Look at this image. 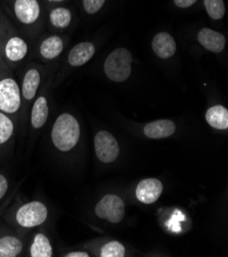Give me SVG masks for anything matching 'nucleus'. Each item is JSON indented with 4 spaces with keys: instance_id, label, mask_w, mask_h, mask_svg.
Instances as JSON below:
<instances>
[{
    "instance_id": "nucleus-1",
    "label": "nucleus",
    "mask_w": 228,
    "mask_h": 257,
    "mask_svg": "<svg viewBox=\"0 0 228 257\" xmlns=\"http://www.w3.org/2000/svg\"><path fill=\"white\" fill-rule=\"evenodd\" d=\"M29 53L28 42L11 25L6 17H0V58L11 69L18 67Z\"/></svg>"
},
{
    "instance_id": "nucleus-2",
    "label": "nucleus",
    "mask_w": 228,
    "mask_h": 257,
    "mask_svg": "<svg viewBox=\"0 0 228 257\" xmlns=\"http://www.w3.org/2000/svg\"><path fill=\"white\" fill-rule=\"evenodd\" d=\"M53 145L61 153H68L77 147L81 138V126L79 121L70 113L59 115L53 125Z\"/></svg>"
},
{
    "instance_id": "nucleus-3",
    "label": "nucleus",
    "mask_w": 228,
    "mask_h": 257,
    "mask_svg": "<svg viewBox=\"0 0 228 257\" xmlns=\"http://www.w3.org/2000/svg\"><path fill=\"white\" fill-rule=\"evenodd\" d=\"M22 108L20 83L11 69L0 58V111L10 115L14 120Z\"/></svg>"
},
{
    "instance_id": "nucleus-4",
    "label": "nucleus",
    "mask_w": 228,
    "mask_h": 257,
    "mask_svg": "<svg viewBox=\"0 0 228 257\" xmlns=\"http://www.w3.org/2000/svg\"><path fill=\"white\" fill-rule=\"evenodd\" d=\"M132 54L125 47L113 50L107 57L104 64V71L108 78L116 83L128 80L132 73Z\"/></svg>"
},
{
    "instance_id": "nucleus-5",
    "label": "nucleus",
    "mask_w": 228,
    "mask_h": 257,
    "mask_svg": "<svg viewBox=\"0 0 228 257\" xmlns=\"http://www.w3.org/2000/svg\"><path fill=\"white\" fill-rule=\"evenodd\" d=\"M48 214V208L44 203L31 201L20 205L13 213V220L21 229H32L45 223Z\"/></svg>"
},
{
    "instance_id": "nucleus-6",
    "label": "nucleus",
    "mask_w": 228,
    "mask_h": 257,
    "mask_svg": "<svg viewBox=\"0 0 228 257\" xmlns=\"http://www.w3.org/2000/svg\"><path fill=\"white\" fill-rule=\"evenodd\" d=\"M94 212L100 219L111 223H119L125 217V203L120 196L108 194L96 203Z\"/></svg>"
},
{
    "instance_id": "nucleus-7",
    "label": "nucleus",
    "mask_w": 228,
    "mask_h": 257,
    "mask_svg": "<svg viewBox=\"0 0 228 257\" xmlns=\"http://www.w3.org/2000/svg\"><path fill=\"white\" fill-rule=\"evenodd\" d=\"M94 151L97 159L104 164H112L120 156L117 139L107 131H100L94 137Z\"/></svg>"
},
{
    "instance_id": "nucleus-8",
    "label": "nucleus",
    "mask_w": 228,
    "mask_h": 257,
    "mask_svg": "<svg viewBox=\"0 0 228 257\" xmlns=\"http://www.w3.org/2000/svg\"><path fill=\"white\" fill-rule=\"evenodd\" d=\"M13 14L19 24L25 27H33L41 18L39 0H14Z\"/></svg>"
},
{
    "instance_id": "nucleus-9",
    "label": "nucleus",
    "mask_w": 228,
    "mask_h": 257,
    "mask_svg": "<svg viewBox=\"0 0 228 257\" xmlns=\"http://www.w3.org/2000/svg\"><path fill=\"white\" fill-rule=\"evenodd\" d=\"M26 240L18 230L4 229L0 232V257H18L24 253Z\"/></svg>"
},
{
    "instance_id": "nucleus-10",
    "label": "nucleus",
    "mask_w": 228,
    "mask_h": 257,
    "mask_svg": "<svg viewBox=\"0 0 228 257\" xmlns=\"http://www.w3.org/2000/svg\"><path fill=\"white\" fill-rule=\"evenodd\" d=\"M91 255L98 257H124L126 256V247L119 241L110 238H97L86 243Z\"/></svg>"
},
{
    "instance_id": "nucleus-11",
    "label": "nucleus",
    "mask_w": 228,
    "mask_h": 257,
    "mask_svg": "<svg viewBox=\"0 0 228 257\" xmlns=\"http://www.w3.org/2000/svg\"><path fill=\"white\" fill-rule=\"evenodd\" d=\"M164 185L158 178H144L138 183L135 189V197L137 201L144 205L156 203L162 196Z\"/></svg>"
},
{
    "instance_id": "nucleus-12",
    "label": "nucleus",
    "mask_w": 228,
    "mask_h": 257,
    "mask_svg": "<svg viewBox=\"0 0 228 257\" xmlns=\"http://www.w3.org/2000/svg\"><path fill=\"white\" fill-rule=\"evenodd\" d=\"M41 80L42 75L37 67L33 66L25 72L22 83L20 85L22 105L23 102H27L28 104V102H31L33 99H35L41 84Z\"/></svg>"
},
{
    "instance_id": "nucleus-13",
    "label": "nucleus",
    "mask_w": 228,
    "mask_h": 257,
    "mask_svg": "<svg viewBox=\"0 0 228 257\" xmlns=\"http://www.w3.org/2000/svg\"><path fill=\"white\" fill-rule=\"evenodd\" d=\"M197 41L205 49L214 54H220L226 45L225 36L213 29L202 28L197 33Z\"/></svg>"
},
{
    "instance_id": "nucleus-14",
    "label": "nucleus",
    "mask_w": 228,
    "mask_h": 257,
    "mask_svg": "<svg viewBox=\"0 0 228 257\" xmlns=\"http://www.w3.org/2000/svg\"><path fill=\"white\" fill-rule=\"evenodd\" d=\"M176 132V125L168 119H160L146 123L143 127V135L150 140H162L172 137Z\"/></svg>"
},
{
    "instance_id": "nucleus-15",
    "label": "nucleus",
    "mask_w": 228,
    "mask_h": 257,
    "mask_svg": "<svg viewBox=\"0 0 228 257\" xmlns=\"http://www.w3.org/2000/svg\"><path fill=\"white\" fill-rule=\"evenodd\" d=\"M151 48L158 58L167 60L176 54L177 45L171 34L168 32H160L155 35L151 41Z\"/></svg>"
},
{
    "instance_id": "nucleus-16",
    "label": "nucleus",
    "mask_w": 228,
    "mask_h": 257,
    "mask_svg": "<svg viewBox=\"0 0 228 257\" xmlns=\"http://www.w3.org/2000/svg\"><path fill=\"white\" fill-rule=\"evenodd\" d=\"M95 54V46L92 42H80L76 44L69 53L68 63L72 67H81L88 63Z\"/></svg>"
},
{
    "instance_id": "nucleus-17",
    "label": "nucleus",
    "mask_w": 228,
    "mask_h": 257,
    "mask_svg": "<svg viewBox=\"0 0 228 257\" xmlns=\"http://www.w3.org/2000/svg\"><path fill=\"white\" fill-rule=\"evenodd\" d=\"M49 116V105L45 95H39L35 98L30 114V122L33 130H41L46 124Z\"/></svg>"
},
{
    "instance_id": "nucleus-18",
    "label": "nucleus",
    "mask_w": 228,
    "mask_h": 257,
    "mask_svg": "<svg viewBox=\"0 0 228 257\" xmlns=\"http://www.w3.org/2000/svg\"><path fill=\"white\" fill-rule=\"evenodd\" d=\"M65 43L62 37L58 35L48 36L39 45V55L44 60L53 61L62 55Z\"/></svg>"
},
{
    "instance_id": "nucleus-19",
    "label": "nucleus",
    "mask_w": 228,
    "mask_h": 257,
    "mask_svg": "<svg viewBox=\"0 0 228 257\" xmlns=\"http://www.w3.org/2000/svg\"><path fill=\"white\" fill-rule=\"evenodd\" d=\"M207 123L216 131L228 130V110L222 105H216L208 109L205 115Z\"/></svg>"
},
{
    "instance_id": "nucleus-20",
    "label": "nucleus",
    "mask_w": 228,
    "mask_h": 257,
    "mask_svg": "<svg viewBox=\"0 0 228 257\" xmlns=\"http://www.w3.org/2000/svg\"><path fill=\"white\" fill-rule=\"evenodd\" d=\"M29 256L31 257H52L54 248L49 238L44 233H36L29 247Z\"/></svg>"
},
{
    "instance_id": "nucleus-21",
    "label": "nucleus",
    "mask_w": 228,
    "mask_h": 257,
    "mask_svg": "<svg viewBox=\"0 0 228 257\" xmlns=\"http://www.w3.org/2000/svg\"><path fill=\"white\" fill-rule=\"evenodd\" d=\"M72 13L68 8L58 7L49 12L48 21L54 28L59 30L67 29L72 23Z\"/></svg>"
},
{
    "instance_id": "nucleus-22",
    "label": "nucleus",
    "mask_w": 228,
    "mask_h": 257,
    "mask_svg": "<svg viewBox=\"0 0 228 257\" xmlns=\"http://www.w3.org/2000/svg\"><path fill=\"white\" fill-rule=\"evenodd\" d=\"M15 120L0 111V147L9 144L15 135Z\"/></svg>"
},
{
    "instance_id": "nucleus-23",
    "label": "nucleus",
    "mask_w": 228,
    "mask_h": 257,
    "mask_svg": "<svg viewBox=\"0 0 228 257\" xmlns=\"http://www.w3.org/2000/svg\"><path fill=\"white\" fill-rule=\"evenodd\" d=\"M207 14L213 20H221L225 15V5L223 0H204Z\"/></svg>"
},
{
    "instance_id": "nucleus-24",
    "label": "nucleus",
    "mask_w": 228,
    "mask_h": 257,
    "mask_svg": "<svg viewBox=\"0 0 228 257\" xmlns=\"http://www.w3.org/2000/svg\"><path fill=\"white\" fill-rule=\"evenodd\" d=\"M106 0H83V9L88 15L98 13L104 7Z\"/></svg>"
},
{
    "instance_id": "nucleus-25",
    "label": "nucleus",
    "mask_w": 228,
    "mask_h": 257,
    "mask_svg": "<svg viewBox=\"0 0 228 257\" xmlns=\"http://www.w3.org/2000/svg\"><path fill=\"white\" fill-rule=\"evenodd\" d=\"M9 191V179L0 173V201H2Z\"/></svg>"
},
{
    "instance_id": "nucleus-26",
    "label": "nucleus",
    "mask_w": 228,
    "mask_h": 257,
    "mask_svg": "<svg viewBox=\"0 0 228 257\" xmlns=\"http://www.w3.org/2000/svg\"><path fill=\"white\" fill-rule=\"evenodd\" d=\"M197 0H173L174 5L179 9H187L192 7Z\"/></svg>"
},
{
    "instance_id": "nucleus-27",
    "label": "nucleus",
    "mask_w": 228,
    "mask_h": 257,
    "mask_svg": "<svg viewBox=\"0 0 228 257\" xmlns=\"http://www.w3.org/2000/svg\"><path fill=\"white\" fill-rule=\"evenodd\" d=\"M63 256L65 257H90L91 253L87 251H70L65 253Z\"/></svg>"
},
{
    "instance_id": "nucleus-28",
    "label": "nucleus",
    "mask_w": 228,
    "mask_h": 257,
    "mask_svg": "<svg viewBox=\"0 0 228 257\" xmlns=\"http://www.w3.org/2000/svg\"><path fill=\"white\" fill-rule=\"evenodd\" d=\"M11 201H12V197H10V199H8V200L2 205V207H0V214H2V213L5 211V209L8 207V205L11 203Z\"/></svg>"
},
{
    "instance_id": "nucleus-29",
    "label": "nucleus",
    "mask_w": 228,
    "mask_h": 257,
    "mask_svg": "<svg viewBox=\"0 0 228 257\" xmlns=\"http://www.w3.org/2000/svg\"><path fill=\"white\" fill-rule=\"evenodd\" d=\"M46 2L49 4H62L66 2V0H46Z\"/></svg>"
}]
</instances>
